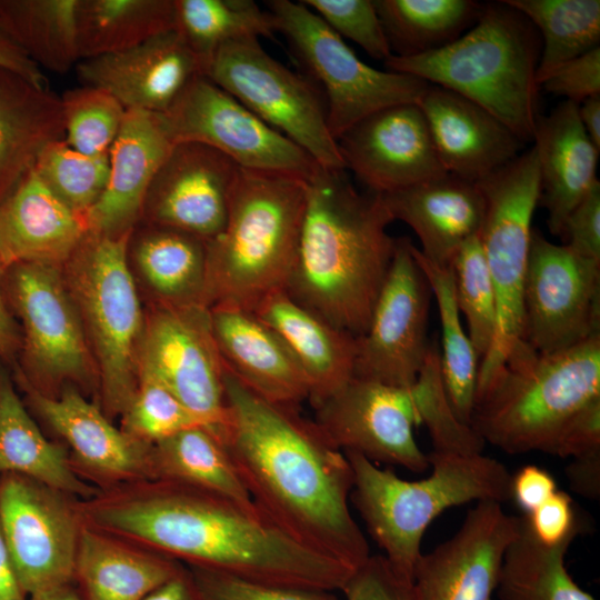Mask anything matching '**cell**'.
<instances>
[{
  "instance_id": "816d5d0a",
  "label": "cell",
  "mask_w": 600,
  "mask_h": 600,
  "mask_svg": "<svg viewBox=\"0 0 600 600\" xmlns=\"http://www.w3.org/2000/svg\"><path fill=\"white\" fill-rule=\"evenodd\" d=\"M540 87L576 104L600 94V47L562 63L541 81Z\"/></svg>"
},
{
  "instance_id": "d6a6232c",
  "label": "cell",
  "mask_w": 600,
  "mask_h": 600,
  "mask_svg": "<svg viewBox=\"0 0 600 600\" xmlns=\"http://www.w3.org/2000/svg\"><path fill=\"white\" fill-rule=\"evenodd\" d=\"M19 473L76 499L84 500L99 490L72 468L66 446L50 441L40 430L13 384L0 366V476Z\"/></svg>"
},
{
  "instance_id": "4fadbf2b",
  "label": "cell",
  "mask_w": 600,
  "mask_h": 600,
  "mask_svg": "<svg viewBox=\"0 0 600 600\" xmlns=\"http://www.w3.org/2000/svg\"><path fill=\"white\" fill-rule=\"evenodd\" d=\"M600 334V261L533 230L522 291V340L542 354Z\"/></svg>"
},
{
  "instance_id": "5b68a950",
  "label": "cell",
  "mask_w": 600,
  "mask_h": 600,
  "mask_svg": "<svg viewBox=\"0 0 600 600\" xmlns=\"http://www.w3.org/2000/svg\"><path fill=\"white\" fill-rule=\"evenodd\" d=\"M541 39L530 20L504 0L483 4L476 23L453 42L384 66L453 91L481 106L524 143L538 112Z\"/></svg>"
},
{
  "instance_id": "ee69618b",
  "label": "cell",
  "mask_w": 600,
  "mask_h": 600,
  "mask_svg": "<svg viewBox=\"0 0 600 600\" xmlns=\"http://www.w3.org/2000/svg\"><path fill=\"white\" fill-rule=\"evenodd\" d=\"M460 313L480 361L488 353L497 322L496 293L479 234L457 250L449 263Z\"/></svg>"
},
{
  "instance_id": "680465c9",
  "label": "cell",
  "mask_w": 600,
  "mask_h": 600,
  "mask_svg": "<svg viewBox=\"0 0 600 600\" xmlns=\"http://www.w3.org/2000/svg\"><path fill=\"white\" fill-rule=\"evenodd\" d=\"M0 67L7 68L37 86L48 87L43 71L16 44L0 22Z\"/></svg>"
},
{
  "instance_id": "484cf974",
  "label": "cell",
  "mask_w": 600,
  "mask_h": 600,
  "mask_svg": "<svg viewBox=\"0 0 600 600\" xmlns=\"http://www.w3.org/2000/svg\"><path fill=\"white\" fill-rule=\"evenodd\" d=\"M209 310L212 334L227 370L271 402L299 408L309 400V384L299 363L252 311L232 307Z\"/></svg>"
},
{
  "instance_id": "ab89813d",
  "label": "cell",
  "mask_w": 600,
  "mask_h": 600,
  "mask_svg": "<svg viewBox=\"0 0 600 600\" xmlns=\"http://www.w3.org/2000/svg\"><path fill=\"white\" fill-rule=\"evenodd\" d=\"M411 251L437 300L441 324L440 368L448 398L457 417L470 426L480 358L462 328L451 270L426 259L413 243Z\"/></svg>"
},
{
  "instance_id": "ffe728a7",
  "label": "cell",
  "mask_w": 600,
  "mask_h": 600,
  "mask_svg": "<svg viewBox=\"0 0 600 600\" xmlns=\"http://www.w3.org/2000/svg\"><path fill=\"white\" fill-rule=\"evenodd\" d=\"M520 517L500 502L478 501L448 540L421 553L413 571L417 600H493L506 550Z\"/></svg>"
},
{
  "instance_id": "f35d334b",
  "label": "cell",
  "mask_w": 600,
  "mask_h": 600,
  "mask_svg": "<svg viewBox=\"0 0 600 600\" xmlns=\"http://www.w3.org/2000/svg\"><path fill=\"white\" fill-rule=\"evenodd\" d=\"M574 538L540 543L520 517L519 532L506 550L497 593L500 600H596L572 579L564 564Z\"/></svg>"
},
{
  "instance_id": "d590c367",
  "label": "cell",
  "mask_w": 600,
  "mask_h": 600,
  "mask_svg": "<svg viewBox=\"0 0 600 600\" xmlns=\"http://www.w3.org/2000/svg\"><path fill=\"white\" fill-rule=\"evenodd\" d=\"M78 4L79 0H0V22L41 70L66 73L81 60Z\"/></svg>"
},
{
  "instance_id": "44dd1931",
  "label": "cell",
  "mask_w": 600,
  "mask_h": 600,
  "mask_svg": "<svg viewBox=\"0 0 600 600\" xmlns=\"http://www.w3.org/2000/svg\"><path fill=\"white\" fill-rule=\"evenodd\" d=\"M337 144L346 170L377 194L447 174L418 103L381 109L349 129Z\"/></svg>"
},
{
  "instance_id": "4316f807",
  "label": "cell",
  "mask_w": 600,
  "mask_h": 600,
  "mask_svg": "<svg viewBox=\"0 0 600 600\" xmlns=\"http://www.w3.org/2000/svg\"><path fill=\"white\" fill-rule=\"evenodd\" d=\"M88 230L84 219L64 204L32 170L0 202V264L61 267Z\"/></svg>"
},
{
  "instance_id": "8992f818",
  "label": "cell",
  "mask_w": 600,
  "mask_h": 600,
  "mask_svg": "<svg viewBox=\"0 0 600 600\" xmlns=\"http://www.w3.org/2000/svg\"><path fill=\"white\" fill-rule=\"evenodd\" d=\"M353 473L351 500L370 536L402 577L413 581L428 526L444 510L470 501L504 502L512 476L497 459L478 454H428L429 477L408 481L366 457L344 452Z\"/></svg>"
},
{
  "instance_id": "d6986e66",
  "label": "cell",
  "mask_w": 600,
  "mask_h": 600,
  "mask_svg": "<svg viewBox=\"0 0 600 600\" xmlns=\"http://www.w3.org/2000/svg\"><path fill=\"white\" fill-rule=\"evenodd\" d=\"M23 390L26 407L49 426L67 443L76 473L99 491L151 479V446L138 441L77 389L63 388L57 396H47L14 376Z\"/></svg>"
},
{
  "instance_id": "7bdbcfd3",
  "label": "cell",
  "mask_w": 600,
  "mask_h": 600,
  "mask_svg": "<svg viewBox=\"0 0 600 600\" xmlns=\"http://www.w3.org/2000/svg\"><path fill=\"white\" fill-rule=\"evenodd\" d=\"M439 350L437 342L429 344L423 366L410 387L419 421L427 427L434 452L482 453L486 442L452 409L441 374Z\"/></svg>"
},
{
  "instance_id": "603a6c76",
  "label": "cell",
  "mask_w": 600,
  "mask_h": 600,
  "mask_svg": "<svg viewBox=\"0 0 600 600\" xmlns=\"http://www.w3.org/2000/svg\"><path fill=\"white\" fill-rule=\"evenodd\" d=\"M74 69L82 84L106 90L126 110L156 113H163L193 77L203 74L176 29L120 52L82 59Z\"/></svg>"
},
{
  "instance_id": "7c38bea8",
  "label": "cell",
  "mask_w": 600,
  "mask_h": 600,
  "mask_svg": "<svg viewBox=\"0 0 600 600\" xmlns=\"http://www.w3.org/2000/svg\"><path fill=\"white\" fill-rule=\"evenodd\" d=\"M204 76L298 144L319 167L346 170L328 127L320 90L308 78L271 57L258 38L223 44Z\"/></svg>"
},
{
  "instance_id": "7402d4cb",
  "label": "cell",
  "mask_w": 600,
  "mask_h": 600,
  "mask_svg": "<svg viewBox=\"0 0 600 600\" xmlns=\"http://www.w3.org/2000/svg\"><path fill=\"white\" fill-rule=\"evenodd\" d=\"M239 168L210 146L174 143L151 181L141 220L211 240L224 226Z\"/></svg>"
},
{
  "instance_id": "be15d7a7",
  "label": "cell",
  "mask_w": 600,
  "mask_h": 600,
  "mask_svg": "<svg viewBox=\"0 0 600 600\" xmlns=\"http://www.w3.org/2000/svg\"><path fill=\"white\" fill-rule=\"evenodd\" d=\"M578 114L587 136L600 150V94L589 97L579 103Z\"/></svg>"
},
{
  "instance_id": "6f0895ef",
  "label": "cell",
  "mask_w": 600,
  "mask_h": 600,
  "mask_svg": "<svg viewBox=\"0 0 600 600\" xmlns=\"http://www.w3.org/2000/svg\"><path fill=\"white\" fill-rule=\"evenodd\" d=\"M570 488L583 498L600 497V450L572 458L566 468Z\"/></svg>"
},
{
  "instance_id": "e575fe53",
  "label": "cell",
  "mask_w": 600,
  "mask_h": 600,
  "mask_svg": "<svg viewBox=\"0 0 600 600\" xmlns=\"http://www.w3.org/2000/svg\"><path fill=\"white\" fill-rule=\"evenodd\" d=\"M150 469L151 479L184 483L253 503L221 437L210 428H190L152 443Z\"/></svg>"
},
{
  "instance_id": "4dcf8cb0",
  "label": "cell",
  "mask_w": 600,
  "mask_h": 600,
  "mask_svg": "<svg viewBox=\"0 0 600 600\" xmlns=\"http://www.w3.org/2000/svg\"><path fill=\"white\" fill-rule=\"evenodd\" d=\"M62 139L60 97L0 67V202L34 169L42 151Z\"/></svg>"
},
{
  "instance_id": "74e56055",
  "label": "cell",
  "mask_w": 600,
  "mask_h": 600,
  "mask_svg": "<svg viewBox=\"0 0 600 600\" xmlns=\"http://www.w3.org/2000/svg\"><path fill=\"white\" fill-rule=\"evenodd\" d=\"M392 56L413 57L442 48L478 20L473 0H373Z\"/></svg>"
},
{
  "instance_id": "94428289",
  "label": "cell",
  "mask_w": 600,
  "mask_h": 600,
  "mask_svg": "<svg viewBox=\"0 0 600 600\" xmlns=\"http://www.w3.org/2000/svg\"><path fill=\"white\" fill-rule=\"evenodd\" d=\"M142 600H203L189 568L163 583Z\"/></svg>"
},
{
  "instance_id": "9a60e30c",
  "label": "cell",
  "mask_w": 600,
  "mask_h": 600,
  "mask_svg": "<svg viewBox=\"0 0 600 600\" xmlns=\"http://www.w3.org/2000/svg\"><path fill=\"white\" fill-rule=\"evenodd\" d=\"M161 114L174 143L210 146L242 169L308 179L318 167L303 149L204 74L193 77Z\"/></svg>"
},
{
  "instance_id": "ac0fdd59",
  "label": "cell",
  "mask_w": 600,
  "mask_h": 600,
  "mask_svg": "<svg viewBox=\"0 0 600 600\" xmlns=\"http://www.w3.org/2000/svg\"><path fill=\"white\" fill-rule=\"evenodd\" d=\"M314 408V423L342 452L422 472L428 454L418 446L413 427L420 424L410 388L352 378Z\"/></svg>"
},
{
  "instance_id": "6da1fadb",
  "label": "cell",
  "mask_w": 600,
  "mask_h": 600,
  "mask_svg": "<svg viewBox=\"0 0 600 600\" xmlns=\"http://www.w3.org/2000/svg\"><path fill=\"white\" fill-rule=\"evenodd\" d=\"M83 524L168 556L264 584L336 591L354 569L300 542L256 503L151 479L77 501Z\"/></svg>"
},
{
  "instance_id": "1f68e13d",
  "label": "cell",
  "mask_w": 600,
  "mask_h": 600,
  "mask_svg": "<svg viewBox=\"0 0 600 600\" xmlns=\"http://www.w3.org/2000/svg\"><path fill=\"white\" fill-rule=\"evenodd\" d=\"M183 568L168 556L82 523L73 581L81 600H142Z\"/></svg>"
},
{
  "instance_id": "3957f363",
  "label": "cell",
  "mask_w": 600,
  "mask_h": 600,
  "mask_svg": "<svg viewBox=\"0 0 600 600\" xmlns=\"http://www.w3.org/2000/svg\"><path fill=\"white\" fill-rule=\"evenodd\" d=\"M297 258L286 292L356 338L361 337L383 286L397 238L381 194L359 191L347 170L317 167L307 179Z\"/></svg>"
},
{
  "instance_id": "c3c4849f",
  "label": "cell",
  "mask_w": 600,
  "mask_h": 600,
  "mask_svg": "<svg viewBox=\"0 0 600 600\" xmlns=\"http://www.w3.org/2000/svg\"><path fill=\"white\" fill-rule=\"evenodd\" d=\"M340 38L383 62L392 56L373 0H302Z\"/></svg>"
},
{
  "instance_id": "5bb4252c",
  "label": "cell",
  "mask_w": 600,
  "mask_h": 600,
  "mask_svg": "<svg viewBox=\"0 0 600 600\" xmlns=\"http://www.w3.org/2000/svg\"><path fill=\"white\" fill-rule=\"evenodd\" d=\"M77 500L19 473L0 476V527L27 596L74 583Z\"/></svg>"
},
{
  "instance_id": "681fc988",
  "label": "cell",
  "mask_w": 600,
  "mask_h": 600,
  "mask_svg": "<svg viewBox=\"0 0 600 600\" xmlns=\"http://www.w3.org/2000/svg\"><path fill=\"white\" fill-rule=\"evenodd\" d=\"M189 570L203 600H339L333 591L258 583L199 567Z\"/></svg>"
},
{
  "instance_id": "f907efd6",
  "label": "cell",
  "mask_w": 600,
  "mask_h": 600,
  "mask_svg": "<svg viewBox=\"0 0 600 600\" xmlns=\"http://www.w3.org/2000/svg\"><path fill=\"white\" fill-rule=\"evenodd\" d=\"M341 591L346 600H417L413 581L400 576L383 554H370Z\"/></svg>"
},
{
  "instance_id": "7dc6e473",
  "label": "cell",
  "mask_w": 600,
  "mask_h": 600,
  "mask_svg": "<svg viewBox=\"0 0 600 600\" xmlns=\"http://www.w3.org/2000/svg\"><path fill=\"white\" fill-rule=\"evenodd\" d=\"M121 417V429L149 444L190 428H208L172 392L146 373H139L137 391Z\"/></svg>"
},
{
  "instance_id": "11a10c76",
  "label": "cell",
  "mask_w": 600,
  "mask_h": 600,
  "mask_svg": "<svg viewBox=\"0 0 600 600\" xmlns=\"http://www.w3.org/2000/svg\"><path fill=\"white\" fill-rule=\"evenodd\" d=\"M600 450V397L581 407L564 423L547 453L576 458Z\"/></svg>"
},
{
  "instance_id": "9c48e42d",
  "label": "cell",
  "mask_w": 600,
  "mask_h": 600,
  "mask_svg": "<svg viewBox=\"0 0 600 600\" xmlns=\"http://www.w3.org/2000/svg\"><path fill=\"white\" fill-rule=\"evenodd\" d=\"M486 201L479 232L497 303L492 344L480 361L476 394L482 391L522 340V291L532 218L540 198L534 146L477 182Z\"/></svg>"
},
{
  "instance_id": "277c9868",
  "label": "cell",
  "mask_w": 600,
  "mask_h": 600,
  "mask_svg": "<svg viewBox=\"0 0 600 600\" xmlns=\"http://www.w3.org/2000/svg\"><path fill=\"white\" fill-rule=\"evenodd\" d=\"M307 179L239 168L227 219L207 241L206 307L253 311L284 291L299 248Z\"/></svg>"
},
{
  "instance_id": "f6af8a7d",
  "label": "cell",
  "mask_w": 600,
  "mask_h": 600,
  "mask_svg": "<svg viewBox=\"0 0 600 600\" xmlns=\"http://www.w3.org/2000/svg\"><path fill=\"white\" fill-rule=\"evenodd\" d=\"M109 170V154H83L64 139L49 144L33 169L42 182L83 219L104 192Z\"/></svg>"
},
{
  "instance_id": "e0dca14e",
  "label": "cell",
  "mask_w": 600,
  "mask_h": 600,
  "mask_svg": "<svg viewBox=\"0 0 600 600\" xmlns=\"http://www.w3.org/2000/svg\"><path fill=\"white\" fill-rule=\"evenodd\" d=\"M411 247L409 238H397L368 328L357 338L354 378L408 389L423 366L431 289Z\"/></svg>"
},
{
  "instance_id": "e7e4bbea",
  "label": "cell",
  "mask_w": 600,
  "mask_h": 600,
  "mask_svg": "<svg viewBox=\"0 0 600 600\" xmlns=\"http://www.w3.org/2000/svg\"><path fill=\"white\" fill-rule=\"evenodd\" d=\"M30 600H81L74 583L66 584L30 597Z\"/></svg>"
},
{
  "instance_id": "836d02e7",
  "label": "cell",
  "mask_w": 600,
  "mask_h": 600,
  "mask_svg": "<svg viewBox=\"0 0 600 600\" xmlns=\"http://www.w3.org/2000/svg\"><path fill=\"white\" fill-rule=\"evenodd\" d=\"M134 261L159 306H204L207 241L169 227L147 223L131 232ZM208 308V307H207Z\"/></svg>"
},
{
  "instance_id": "cb8c5ba5",
  "label": "cell",
  "mask_w": 600,
  "mask_h": 600,
  "mask_svg": "<svg viewBox=\"0 0 600 600\" xmlns=\"http://www.w3.org/2000/svg\"><path fill=\"white\" fill-rule=\"evenodd\" d=\"M174 146L161 113L127 110L109 151V180L84 217L89 233L118 237L141 221L146 194Z\"/></svg>"
},
{
  "instance_id": "30bf717a",
  "label": "cell",
  "mask_w": 600,
  "mask_h": 600,
  "mask_svg": "<svg viewBox=\"0 0 600 600\" xmlns=\"http://www.w3.org/2000/svg\"><path fill=\"white\" fill-rule=\"evenodd\" d=\"M267 3L277 31L321 84L328 127L336 141L347 129L381 109L418 103L427 90L429 83L420 78L364 63L302 1Z\"/></svg>"
},
{
  "instance_id": "6125c7cd",
  "label": "cell",
  "mask_w": 600,
  "mask_h": 600,
  "mask_svg": "<svg viewBox=\"0 0 600 600\" xmlns=\"http://www.w3.org/2000/svg\"><path fill=\"white\" fill-rule=\"evenodd\" d=\"M0 527V600H27Z\"/></svg>"
},
{
  "instance_id": "f546056e",
  "label": "cell",
  "mask_w": 600,
  "mask_h": 600,
  "mask_svg": "<svg viewBox=\"0 0 600 600\" xmlns=\"http://www.w3.org/2000/svg\"><path fill=\"white\" fill-rule=\"evenodd\" d=\"M287 346L309 384L316 407L353 378L357 338L341 331L286 291L263 299L252 311Z\"/></svg>"
},
{
  "instance_id": "52a82bcc",
  "label": "cell",
  "mask_w": 600,
  "mask_h": 600,
  "mask_svg": "<svg viewBox=\"0 0 600 600\" xmlns=\"http://www.w3.org/2000/svg\"><path fill=\"white\" fill-rule=\"evenodd\" d=\"M597 397L600 334L550 354L521 340L476 396L470 426L507 453H547L569 418Z\"/></svg>"
},
{
  "instance_id": "f5cc1de1",
  "label": "cell",
  "mask_w": 600,
  "mask_h": 600,
  "mask_svg": "<svg viewBox=\"0 0 600 600\" xmlns=\"http://www.w3.org/2000/svg\"><path fill=\"white\" fill-rule=\"evenodd\" d=\"M533 537L544 546H557L581 532L582 521L568 493L557 490L531 513L524 514Z\"/></svg>"
},
{
  "instance_id": "7a4b0ae2",
  "label": "cell",
  "mask_w": 600,
  "mask_h": 600,
  "mask_svg": "<svg viewBox=\"0 0 600 600\" xmlns=\"http://www.w3.org/2000/svg\"><path fill=\"white\" fill-rule=\"evenodd\" d=\"M221 439L256 506L308 547L353 569L370 557L349 497L351 466L299 408L271 402L226 369Z\"/></svg>"
},
{
  "instance_id": "8fae6325",
  "label": "cell",
  "mask_w": 600,
  "mask_h": 600,
  "mask_svg": "<svg viewBox=\"0 0 600 600\" xmlns=\"http://www.w3.org/2000/svg\"><path fill=\"white\" fill-rule=\"evenodd\" d=\"M60 267L17 263L2 272V292L22 333L16 377L47 396L64 382L89 383L96 364Z\"/></svg>"
},
{
  "instance_id": "db71d44e",
  "label": "cell",
  "mask_w": 600,
  "mask_h": 600,
  "mask_svg": "<svg viewBox=\"0 0 600 600\" xmlns=\"http://www.w3.org/2000/svg\"><path fill=\"white\" fill-rule=\"evenodd\" d=\"M559 237L579 256L600 261V182L571 210Z\"/></svg>"
},
{
  "instance_id": "83f0119b",
  "label": "cell",
  "mask_w": 600,
  "mask_h": 600,
  "mask_svg": "<svg viewBox=\"0 0 600 600\" xmlns=\"http://www.w3.org/2000/svg\"><path fill=\"white\" fill-rule=\"evenodd\" d=\"M381 197L393 220L418 236L423 257L440 267H448L461 244L479 234L484 219L478 184L449 173Z\"/></svg>"
},
{
  "instance_id": "ba28073f",
  "label": "cell",
  "mask_w": 600,
  "mask_h": 600,
  "mask_svg": "<svg viewBox=\"0 0 600 600\" xmlns=\"http://www.w3.org/2000/svg\"><path fill=\"white\" fill-rule=\"evenodd\" d=\"M131 232L118 237L87 232L64 263L67 287L94 351L108 418L124 412L139 383L146 321L128 266Z\"/></svg>"
},
{
  "instance_id": "2e32d148",
  "label": "cell",
  "mask_w": 600,
  "mask_h": 600,
  "mask_svg": "<svg viewBox=\"0 0 600 600\" xmlns=\"http://www.w3.org/2000/svg\"><path fill=\"white\" fill-rule=\"evenodd\" d=\"M224 371L209 308L159 306L146 321L139 373L160 382L218 434L228 421Z\"/></svg>"
},
{
  "instance_id": "f1b7e54d",
  "label": "cell",
  "mask_w": 600,
  "mask_h": 600,
  "mask_svg": "<svg viewBox=\"0 0 600 600\" xmlns=\"http://www.w3.org/2000/svg\"><path fill=\"white\" fill-rule=\"evenodd\" d=\"M540 172L539 203L547 226L559 237L566 218L599 182V150L583 130L578 104L566 100L549 114H539L533 133Z\"/></svg>"
},
{
  "instance_id": "91938a15",
  "label": "cell",
  "mask_w": 600,
  "mask_h": 600,
  "mask_svg": "<svg viewBox=\"0 0 600 600\" xmlns=\"http://www.w3.org/2000/svg\"><path fill=\"white\" fill-rule=\"evenodd\" d=\"M2 272L0 264V360L11 361L20 352L22 333L3 297Z\"/></svg>"
},
{
  "instance_id": "bcb514c9",
  "label": "cell",
  "mask_w": 600,
  "mask_h": 600,
  "mask_svg": "<svg viewBox=\"0 0 600 600\" xmlns=\"http://www.w3.org/2000/svg\"><path fill=\"white\" fill-rule=\"evenodd\" d=\"M64 141L87 156L109 154L126 116L124 107L106 90L82 84L60 96Z\"/></svg>"
},
{
  "instance_id": "9f6ffc18",
  "label": "cell",
  "mask_w": 600,
  "mask_h": 600,
  "mask_svg": "<svg viewBox=\"0 0 600 600\" xmlns=\"http://www.w3.org/2000/svg\"><path fill=\"white\" fill-rule=\"evenodd\" d=\"M557 490L553 477L534 464L522 467L511 479V498L524 514L531 513Z\"/></svg>"
},
{
  "instance_id": "8d00e7d4",
  "label": "cell",
  "mask_w": 600,
  "mask_h": 600,
  "mask_svg": "<svg viewBox=\"0 0 600 600\" xmlns=\"http://www.w3.org/2000/svg\"><path fill=\"white\" fill-rule=\"evenodd\" d=\"M80 59L120 52L176 29L174 0H79Z\"/></svg>"
},
{
  "instance_id": "60d3db41",
  "label": "cell",
  "mask_w": 600,
  "mask_h": 600,
  "mask_svg": "<svg viewBox=\"0 0 600 600\" xmlns=\"http://www.w3.org/2000/svg\"><path fill=\"white\" fill-rule=\"evenodd\" d=\"M176 30L198 59L204 74L216 52L242 38L272 37L269 11L252 0H174Z\"/></svg>"
},
{
  "instance_id": "b9f144b4",
  "label": "cell",
  "mask_w": 600,
  "mask_h": 600,
  "mask_svg": "<svg viewBox=\"0 0 600 600\" xmlns=\"http://www.w3.org/2000/svg\"><path fill=\"white\" fill-rule=\"evenodd\" d=\"M536 27L541 39L537 82L600 41L599 0H504Z\"/></svg>"
},
{
  "instance_id": "d4e9b609",
  "label": "cell",
  "mask_w": 600,
  "mask_h": 600,
  "mask_svg": "<svg viewBox=\"0 0 600 600\" xmlns=\"http://www.w3.org/2000/svg\"><path fill=\"white\" fill-rule=\"evenodd\" d=\"M447 173L479 182L520 154L524 142L481 106L429 84L418 102Z\"/></svg>"
}]
</instances>
